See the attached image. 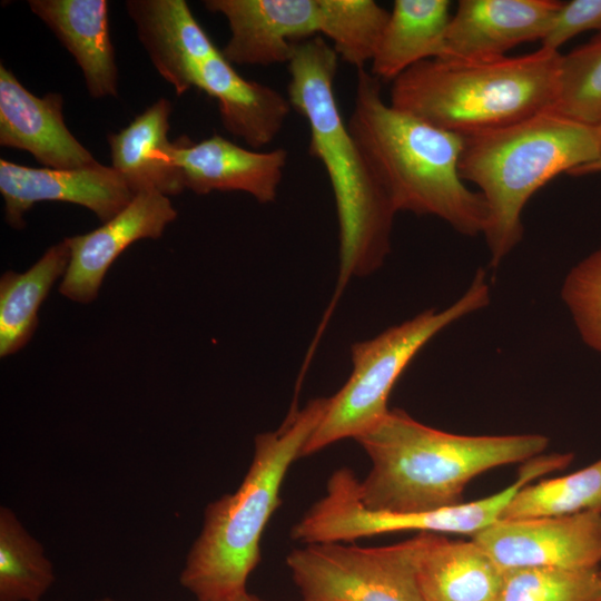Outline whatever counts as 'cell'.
<instances>
[{
    "mask_svg": "<svg viewBox=\"0 0 601 601\" xmlns=\"http://www.w3.org/2000/svg\"><path fill=\"white\" fill-rule=\"evenodd\" d=\"M65 239L49 247L41 258L23 273L7 272L0 279V356L17 353L32 337L38 311L55 282L69 263Z\"/></svg>",
    "mask_w": 601,
    "mask_h": 601,
    "instance_id": "obj_22",
    "label": "cell"
},
{
    "mask_svg": "<svg viewBox=\"0 0 601 601\" xmlns=\"http://www.w3.org/2000/svg\"><path fill=\"white\" fill-rule=\"evenodd\" d=\"M176 217L177 211L168 196L158 191H141L99 228L65 238L70 257L60 293L78 303L95 300L116 258L139 239L159 238Z\"/></svg>",
    "mask_w": 601,
    "mask_h": 601,
    "instance_id": "obj_12",
    "label": "cell"
},
{
    "mask_svg": "<svg viewBox=\"0 0 601 601\" xmlns=\"http://www.w3.org/2000/svg\"><path fill=\"white\" fill-rule=\"evenodd\" d=\"M435 533L385 546L313 543L286 558L302 601H424L420 560Z\"/></svg>",
    "mask_w": 601,
    "mask_h": 601,
    "instance_id": "obj_9",
    "label": "cell"
},
{
    "mask_svg": "<svg viewBox=\"0 0 601 601\" xmlns=\"http://www.w3.org/2000/svg\"><path fill=\"white\" fill-rule=\"evenodd\" d=\"M561 56L541 47L492 60L426 59L392 81L390 105L459 135L511 125L553 109Z\"/></svg>",
    "mask_w": 601,
    "mask_h": 601,
    "instance_id": "obj_6",
    "label": "cell"
},
{
    "mask_svg": "<svg viewBox=\"0 0 601 601\" xmlns=\"http://www.w3.org/2000/svg\"><path fill=\"white\" fill-rule=\"evenodd\" d=\"M461 136L459 170L485 200L483 236L492 268L523 238L522 211L530 198L555 176L571 175L599 154L595 127L553 110Z\"/></svg>",
    "mask_w": 601,
    "mask_h": 601,
    "instance_id": "obj_5",
    "label": "cell"
},
{
    "mask_svg": "<svg viewBox=\"0 0 601 601\" xmlns=\"http://www.w3.org/2000/svg\"><path fill=\"white\" fill-rule=\"evenodd\" d=\"M486 272L479 268L464 294L444 309H426L377 336L352 345L353 368L332 397L302 456L344 439H357L390 411V394L415 355L442 329L489 305Z\"/></svg>",
    "mask_w": 601,
    "mask_h": 601,
    "instance_id": "obj_7",
    "label": "cell"
},
{
    "mask_svg": "<svg viewBox=\"0 0 601 601\" xmlns=\"http://www.w3.org/2000/svg\"><path fill=\"white\" fill-rule=\"evenodd\" d=\"M471 539L503 571L595 569L601 562V513L500 519Z\"/></svg>",
    "mask_w": 601,
    "mask_h": 601,
    "instance_id": "obj_10",
    "label": "cell"
},
{
    "mask_svg": "<svg viewBox=\"0 0 601 601\" xmlns=\"http://www.w3.org/2000/svg\"><path fill=\"white\" fill-rule=\"evenodd\" d=\"M62 96L39 98L0 66V145L29 151L46 168L77 169L98 161L67 128Z\"/></svg>",
    "mask_w": 601,
    "mask_h": 601,
    "instance_id": "obj_17",
    "label": "cell"
},
{
    "mask_svg": "<svg viewBox=\"0 0 601 601\" xmlns=\"http://www.w3.org/2000/svg\"><path fill=\"white\" fill-rule=\"evenodd\" d=\"M552 110L592 127L601 124V32L561 56Z\"/></svg>",
    "mask_w": 601,
    "mask_h": 601,
    "instance_id": "obj_26",
    "label": "cell"
},
{
    "mask_svg": "<svg viewBox=\"0 0 601 601\" xmlns=\"http://www.w3.org/2000/svg\"><path fill=\"white\" fill-rule=\"evenodd\" d=\"M56 580L51 561L8 506L0 508V601H41Z\"/></svg>",
    "mask_w": 601,
    "mask_h": 601,
    "instance_id": "obj_23",
    "label": "cell"
},
{
    "mask_svg": "<svg viewBox=\"0 0 601 601\" xmlns=\"http://www.w3.org/2000/svg\"><path fill=\"white\" fill-rule=\"evenodd\" d=\"M589 30L601 32V0L562 2L541 47L559 51L574 36Z\"/></svg>",
    "mask_w": 601,
    "mask_h": 601,
    "instance_id": "obj_29",
    "label": "cell"
},
{
    "mask_svg": "<svg viewBox=\"0 0 601 601\" xmlns=\"http://www.w3.org/2000/svg\"><path fill=\"white\" fill-rule=\"evenodd\" d=\"M450 8L449 0H395L371 73L393 81L414 65L442 57Z\"/></svg>",
    "mask_w": 601,
    "mask_h": 601,
    "instance_id": "obj_21",
    "label": "cell"
},
{
    "mask_svg": "<svg viewBox=\"0 0 601 601\" xmlns=\"http://www.w3.org/2000/svg\"><path fill=\"white\" fill-rule=\"evenodd\" d=\"M190 88L216 99L225 129L255 150L274 141L293 109L278 90L243 78L219 49L187 66L175 91Z\"/></svg>",
    "mask_w": 601,
    "mask_h": 601,
    "instance_id": "obj_14",
    "label": "cell"
},
{
    "mask_svg": "<svg viewBox=\"0 0 601 601\" xmlns=\"http://www.w3.org/2000/svg\"><path fill=\"white\" fill-rule=\"evenodd\" d=\"M595 131L599 141V154L594 161L574 170L571 176H585L601 173V124L595 126Z\"/></svg>",
    "mask_w": 601,
    "mask_h": 601,
    "instance_id": "obj_30",
    "label": "cell"
},
{
    "mask_svg": "<svg viewBox=\"0 0 601 601\" xmlns=\"http://www.w3.org/2000/svg\"><path fill=\"white\" fill-rule=\"evenodd\" d=\"M287 158L284 148L247 149L220 135L197 144L181 136L174 142V160L185 188L198 195L243 191L262 204L276 199Z\"/></svg>",
    "mask_w": 601,
    "mask_h": 601,
    "instance_id": "obj_16",
    "label": "cell"
},
{
    "mask_svg": "<svg viewBox=\"0 0 601 601\" xmlns=\"http://www.w3.org/2000/svg\"><path fill=\"white\" fill-rule=\"evenodd\" d=\"M424 601H500L504 571L474 541L434 534L417 568Z\"/></svg>",
    "mask_w": 601,
    "mask_h": 601,
    "instance_id": "obj_20",
    "label": "cell"
},
{
    "mask_svg": "<svg viewBox=\"0 0 601 601\" xmlns=\"http://www.w3.org/2000/svg\"><path fill=\"white\" fill-rule=\"evenodd\" d=\"M197 601H266V600H263L258 598L257 595L252 594L248 591H245V592L228 595V597L205 599V600H197Z\"/></svg>",
    "mask_w": 601,
    "mask_h": 601,
    "instance_id": "obj_31",
    "label": "cell"
},
{
    "mask_svg": "<svg viewBox=\"0 0 601 601\" xmlns=\"http://www.w3.org/2000/svg\"><path fill=\"white\" fill-rule=\"evenodd\" d=\"M500 601H601V571L545 566L506 570Z\"/></svg>",
    "mask_w": 601,
    "mask_h": 601,
    "instance_id": "obj_27",
    "label": "cell"
},
{
    "mask_svg": "<svg viewBox=\"0 0 601 601\" xmlns=\"http://www.w3.org/2000/svg\"><path fill=\"white\" fill-rule=\"evenodd\" d=\"M328 397L293 405L282 425L254 440V455L238 489L209 503L200 533L179 575L197 600L247 591V580L260 560V539L280 504L285 475L319 424Z\"/></svg>",
    "mask_w": 601,
    "mask_h": 601,
    "instance_id": "obj_4",
    "label": "cell"
},
{
    "mask_svg": "<svg viewBox=\"0 0 601 601\" xmlns=\"http://www.w3.org/2000/svg\"><path fill=\"white\" fill-rule=\"evenodd\" d=\"M601 571V570H600Z\"/></svg>",
    "mask_w": 601,
    "mask_h": 601,
    "instance_id": "obj_33",
    "label": "cell"
},
{
    "mask_svg": "<svg viewBox=\"0 0 601 601\" xmlns=\"http://www.w3.org/2000/svg\"><path fill=\"white\" fill-rule=\"evenodd\" d=\"M318 32L357 70L371 63L390 12L374 0H317Z\"/></svg>",
    "mask_w": 601,
    "mask_h": 601,
    "instance_id": "obj_24",
    "label": "cell"
},
{
    "mask_svg": "<svg viewBox=\"0 0 601 601\" xmlns=\"http://www.w3.org/2000/svg\"><path fill=\"white\" fill-rule=\"evenodd\" d=\"M561 297L584 343L601 352V246L571 268Z\"/></svg>",
    "mask_w": 601,
    "mask_h": 601,
    "instance_id": "obj_28",
    "label": "cell"
},
{
    "mask_svg": "<svg viewBox=\"0 0 601 601\" xmlns=\"http://www.w3.org/2000/svg\"><path fill=\"white\" fill-rule=\"evenodd\" d=\"M347 126L396 213L432 215L464 236L483 235L487 207L460 175L461 135L386 104L381 80L365 68L357 70Z\"/></svg>",
    "mask_w": 601,
    "mask_h": 601,
    "instance_id": "obj_3",
    "label": "cell"
},
{
    "mask_svg": "<svg viewBox=\"0 0 601 601\" xmlns=\"http://www.w3.org/2000/svg\"><path fill=\"white\" fill-rule=\"evenodd\" d=\"M170 101L161 98L138 115L128 127L108 136L111 167L136 195L158 191L177 195L185 188L168 140Z\"/></svg>",
    "mask_w": 601,
    "mask_h": 601,
    "instance_id": "obj_19",
    "label": "cell"
},
{
    "mask_svg": "<svg viewBox=\"0 0 601 601\" xmlns=\"http://www.w3.org/2000/svg\"><path fill=\"white\" fill-rule=\"evenodd\" d=\"M571 453L538 455L526 461L514 483L469 503L420 512H388L366 508L358 494V479L349 469L335 471L326 494L297 522L290 535L305 544L351 542L385 533H456L473 536L501 519L514 495L543 474L566 467Z\"/></svg>",
    "mask_w": 601,
    "mask_h": 601,
    "instance_id": "obj_8",
    "label": "cell"
},
{
    "mask_svg": "<svg viewBox=\"0 0 601 601\" xmlns=\"http://www.w3.org/2000/svg\"><path fill=\"white\" fill-rule=\"evenodd\" d=\"M228 22L221 52L233 65L288 63L294 45L318 32L317 0H206Z\"/></svg>",
    "mask_w": 601,
    "mask_h": 601,
    "instance_id": "obj_13",
    "label": "cell"
},
{
    "mask_svg": "<svg viewBox=\"0 0 601 601\" xmlns=\"http://www.w3.org/2000/svg\"><path fill=\"white\" fill-rule=\"evenodd\" d=\"M372 462L358 482L372 510L420 512L463 503L466 485L494 467L543 453L541 434L461 435L425 425L400 408L356 439Z\"/></svg>",
    "mask_w": 601,
    "mask_h": 601,
    "instance_id": "obj_2",
    "label": "cell"
},
{
    "mask_svg": "<svg viewBox=\"0 0 601 601\" xmlns=\"http://www.w3.org/2000/svg\"><path fill=\"white\" fill-rule=\"evenodd\" d=\"M0 193L6 221L24 226V214L39 201H63L90 209L104 223L135 197L111 167L96 164L77 169L32 168L0 159Z\"/></svg>",
    "mask_w": 601,
    "mask_h": 601,
    "instance_id": "obj_11",
    "label": "cell"
},
{
    "mask_svg": "<svg viewBox=\"0 0 601 601\" xmlns=\"http://www.w3.org/2000/svg\"><path fill=\"white\" fill-rule=\"evenodd\" d=\"M601 513V459L574 473L523 486L501 520Z\"/></svg>",
    "mask_w": 601,
    "mask_h": 601,
    "instance_id": "obj_25",
    "label": "cell"
},
{
    "mask_svg": "<svg viewBox=\"0 0 601 601\" xmlns=\"http://www.w3.org/2000/svg\"><path fill=\"white\" fill-rule=\"evenodd\" d=\"M28 6L80 67L93 98L117 95V67L106 0H30Z\"/></svg>",
    "mask_w": 601,
    "mask_h": 601,
    "instance_id": "obj_18",
    "label": "cell"
},
{
    "mask_svg": "<svg viewBox=\"0 0 601 601\" xmlns=\"http://www.w3.org/2000/svg\"><path fill=\"white\" fill-rule=\"evenodd\" d=\"M96 601H116V600H114V599L110 598V597H105V598L98 599V600H96Z\"/></svg>",
    "mask_w": 601,
    "mask_h": 601,
    "instance_id": "obj_32",
    "label": "cell"
},
{
    "mask_svg": "<svg viewBox=\"0 0 601 601\" xmlns=\"http://www.w3.org/2000/svg\"><path fill=\"white\" fill-rule=\"evenodd\" d=\"M338 56L323 37L294 45L287 98L309 128L308 151L328 176L338 219L336 297L353 276L382 266L396 210L344 121L334 92Z\"/></svg>",
    "mask_w": 601,
    "mask_h": 601,
    "instance_id": "obj_1",
    "label": "cell"
},
{
    "mask_svg": "<svg viewBox=\"0 0 601 601\" xmlns=\"http://www.w3.org/2000/svg\"><path fill=\"white\" fill-rule=\"evenodd\" d=\"M561 4L555 0H461L440 58L492 60L518 45L541 41Z\"/></svg>",
    "mask_w": 601,
    "mask_h": 601,
    "instance_id": "obj_15",
    "label": "cell"
}]
</instances>
